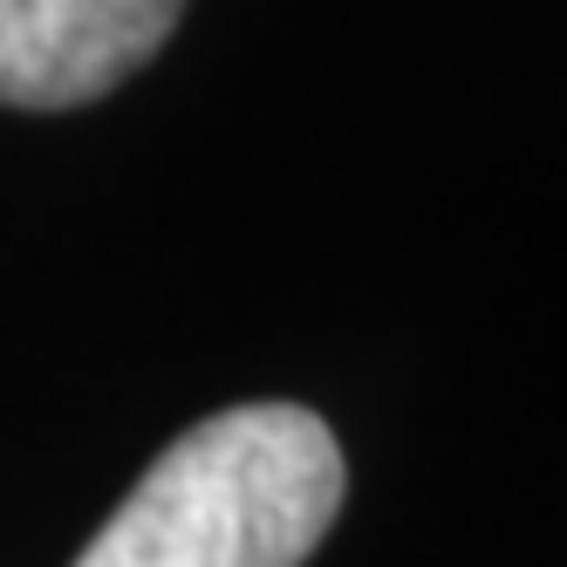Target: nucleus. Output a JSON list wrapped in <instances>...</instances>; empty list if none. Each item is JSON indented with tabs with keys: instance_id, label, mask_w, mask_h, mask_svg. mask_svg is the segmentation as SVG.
<instances>
[{
	"instance_id": "nucleus-1",
	"label": "nucleus",
	"mask_w": 567,
	"mask_h": 567,
	"mask_svg": "<svg viewBox=\"0 0 567 567\" xmlns=\"http://www.w3.org/2000/svg\"><path fill=\"white\" fill-rule=\"evenodd\" d=\"M336 506V431L295 403H239L185 431L75 567H301Z\"/></svg>"
},
{
	"instance_id": "nucleus-2",
	"label": "nucleus",
	"mask_w": 567,
	"mask_h": 567,
	"mask_svg": "<svg viewBox=\"0 0 567 567\" xmlns=\"http://www.w3.org/2000/svg\"><path fill=\"white\" fill-rule=\"evenodd\" d=\"M185 0H0V103L75 110L137 75Z\"/></svg>"
}]
</instances>
